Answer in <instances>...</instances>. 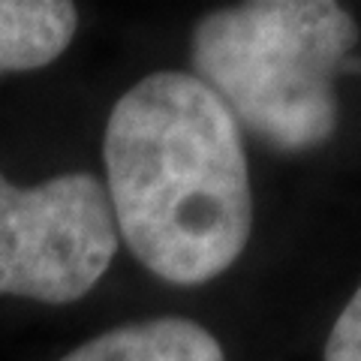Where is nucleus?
<instances>
[{
	"instance_id": "f257e3e1",
	"label": "nucleus",
	"mask_w": 361,
	"mask_h": 361,
	"mask_svg": "<svg viewBox=\"0 0 361 361\" xmlns=\"http://www.w3.org/2000/svg\"><path fill=\"white\" fill-rule=\"evenodd\" d=\"M103 157L115 226L151 274L199 286L244 253L253 196L238 121L196 75L133 85L106 121Z\"/></svg>"
},
{
	"instance_id": "f03ea898",
	"label": "nucleus",
	"mask_w": 361,
	"mask_h": 361,
	"mask_svg": "<svg viewBox=\"0 0 361 361\" xmlns=\"http://www.w3.org/2000/svg\"><path fill=\"white\" fill-rule=\"evenodd\" d=\"M358 25L331 0H253L217 9L193 33L196 78L265 145L301 154L337 130L334 75Z\"/></svg>"
},
{
	"instance_id": "7ed1b4c3",
	"label": "nucleus",
	"mask_w": 361,
	"mask_h": 361,
	"mask_svg": "<svg viewBox=\"0 0 361 361\" xmlns=\"http://www.w3.org/2000/svg\"><path fill=\"white\" fill-rule=\"evenodd\" d=\"M115 253V214L94 175L70 172L37 187H16L0 175V295L78 301Z\"/></svg>"
},
{
	"instance_id": "20e7f679",
	"label": "nucleus",
	"mask_w": 361,
	"mask_h": 361,
	"mask_svg": "<svg viewBox=\"0 0 361 361\" xmlns=\"http://www.w3.org/2000/svg\"><path fill=\"white\" fill-rule=\"evenodd\" d=\"M61 361H226V355L205 325L163 316L103 331Z\"/></svg>"
},
{
	"instance_id": "39448f33",
	"label": "nucleus",
	"mask_w": 361,
	"mask_h": 361,
	"mask_svg": "<svg viewBox=\"0 0 361 361\" xmlns=\"http://www.w3.org/2000/svg\"><path fill=\"white\" fill-rule=\"evenodd\" d=\"M75 27L78 13L66 0H0V75L58 61Z\"/></svg>"
},
{
	"instance_id": "423d86ee",
	"label": "nucleus",
	"mask_w": 361,
	"mask_h": 361,
	"mask_svg": "<svg viewBox=\"0 0 361 361\" xmlns=\"http://www.w3.org/2000/svg\"><path fill=\"white\" fill-rule=\"evenodd\" d=\"M325 361H361V286L341 310L325 341Z\"/></svg>"
}]
</instances>
